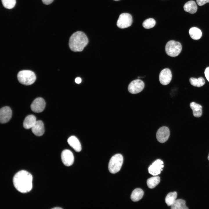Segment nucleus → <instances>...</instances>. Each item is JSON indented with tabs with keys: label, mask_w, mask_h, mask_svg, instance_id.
<instances>
[{
	"label": "nucleus",
	"mask_w": 209,
	"mask_h": 209,
	"mask_svg": "<svg viewBox=\"0 0 209 209\" xmlns=\"http://www.w3.org/2000/svg\"><path fill=\"white\" fill-rule=\"evenodd\" d=\"M132 23L131 15L128 13H124L119 16L117 22V26L120 28H125L130 26Z\"/></svg>",
	"instance_id": "6"
},
{
	"label": "nucleus",
	"mask_w": 209,
	"mask_h": 209,
	"mask_svg": "<svg viewBox=\"0 0 209 209\" xmlns=\"http://www.w3.org/2000/svg\"><path fill=\"white\" fill-rule=\"evenodd\" d=\"M67 142L70 145L75 151L79 152L82 149L80 143L75 136H71L68 139Z\"/></svg>",
	"instance_id": "15"
},
{
	"label": "nucleus",
	"mask_w": 209,
	"mask_h": 209,
	"mask_svg": "<svg viewBox=\"0 0 209 209\" xmlns=\"http://www.w3.org/2000/svg\"><path fill=\"white\" fill-rule=\"evenodd\" d=\"M12 115V110L8 106L2 108L0 110V122L1 123H6L10 119Z\"/></svg>",
	"instance_id": "13"
},
{
	"label": "nucleus",
	"mask_w": 209,
	"mask_h": 209,
	"mask_svg": "<svg viewBox=\"0 0 209 209\" xmlns=\"http://www.w3.org/2000/svg\"><path fill=\"white\" fill-rule=\"evenodd\" d=\"M143 194L144 192L141 189L136 188L132 192L131 195V199L133 201H137L142 198Z\"/></svg>",
	"instance_id": "19"
},
{
	"label": "nucleus",
	"mask_w": 209,
	"mask_h": 209,
	"mask_svg": "<svg viewBox=\"0 0 209 209\" xmlns=\"http://www.w3.org/2000/svg\"><path fill=\"white\" fill-rule=\"evenodd\" d=\"M75 81L76 83L80 84L82 80L80 78L78 77L75 79Z\"/></svg>",
	"instance_id": "30"
},
{
	"label": "nucleus",
	"mask_w": 209,
	"mask_h": 209,
	"mask_svg": "<svg viewBox=\"0 0 209 209\" xmlns=\"http://www.w3.org/2000/svg\"><path fill=\"white\" fill-rule=\"evenodd\" d=\"M144 82L140 79H136L131 81L129 84L128 89L130 93L134 94L140 92L144 88Z\"/></svg>",
	"instance_id": "7"
},
{
	"label": "nucleus",
	"mask_w": 209,
	"mask_h": 209,
	"mask_svg": "<svg viewBox=\"0 0 209 209\" xmlns=\"http://www.w3.org/2000/svg\"><path fill=\"white\" fill-rule=\"evenodd\" d=\"M183 8L185 11L191 14L195 13L197 10V7L196 3L192 0L186 2L184 4Z\"/></svg>",
	"instance_id": "17"
},
{
	"label": "nucleus",
	"mask_w": 209,
	"mask_h": 209,
	"mask_svg": "<svg viewBox=\"0 0 209 209\" xmlns=\"http://www.w3.org/2000/svg\"><path fill=\"white\" fill-rule=\"evenodd\" d=\"M32 132L36 136H41L44 134V126L43 122L40 120L37 121L31 128Z\"/></svg>",
	"instance_id": "14"
},
{
	"label": "nucleus",
	"mask_w": 209,
	"mask_h": 209,
	"mask_svg": "<svg viewBox=\"0 0 209 209\" xmlns=\"http://www.w3.org/2000/svg\"><path fill=\"white\" fill-rule=\"evenodd\" d=\"M190 107L193 111V116L196 117H200L202 114V107L200 105L192 102L190 104Z\"/></svg>",
	"instance_id": "18"
},
{
	"label": "nucleus",
	"mask_w": 209,
	"mask_h": 209,
	"mask_svg": "<svg viewBox=\"0 0 209 209\" xmlns=\"http://www.w3.org/2000/svg\"><path fill=\"white\" fill-rule=\"evenodd\" d=\"M163 167V162L160 159H157L149 167L148 172L153 176H156L161 173Z\"/></svg>",
	"instance_id": "8"
},
{
	"label": "nucleus",
	"mask_w": 209,
	"mask_h": 209,
	"mask_svg": "<svg viewBox=\"0 0 209 209\" xmlns=\"http://www.w3.org/2000/svg\"><path fill=\"white\" fill-rule=\"evenodd\" d=\"M177 197L176 192H170L168 194L165 198V201L168 206H171L174 203Z\"/></svg>",
	"instance_id": "22"
},
{
	"label": "nucleus",
	"mask_w": 209,
	"mask_h": 209,
	"mask_svg": "<svg viewBox=\"0 0 209 209\" xmlns=\"http://www.w3.org/2000/svg\"><path fill=\"white\" fill-rule=\"evenodd\" d=\"M36 118L35 116L30 115L27 116L25 118L23 125L26 129L31 128L36 122Z\"/></svg>",
	"instance_id": "16"
},
{
	"label": "nucleus",
	"mask_w": 209,
	"mask_h": 209,
	"mask_svg": "<svg viewBox=\"0 0 209 209\" xmlns=\"http://www.w3.org/2000/svg\"><path fill=\"white\" fill-rule=\"evenodd\" d=\"M45 101L42 98H38L35 99L32 103L30 107L32 110L35 113L42 112L45 107Z\"/></svg>",
	"instance_id": "12"
},
{
	"label": "nucleus",
	"mask_w": 209,
	"mask_h": 209,
	"mask_svg": "<svg viewBox=\"0 0 209 209\" xmlns=\"http://www.w3.org/2000/svg\"><path fill=\"white\" fill-rule=\"evenodd\" d=\"M189 33L190 37L194 40L199 39L202 35L201 30L195 27L191 28L189 30Z\"/></svg>",
	"instance_id": "20"
},
{
	"label": "nucleus",
	"mask_w": 209,
	"mask_h": 209,
	"mask_svg": "<svg viewBox=\"0 0 209 209\" xmlns=\"http://www.w3.org/2000/svg\"><path fill=\"white\" fill-rule=\"evenodd\" d=\"M32 180V176L30 173L25 170H21L14 175L13 182L14 187L17 191L25 193L31 190Z\"/></svg>",
	"instance_id": "1"
},
{
	"label": "nucleus",
	"mask_w": 209,
	"mask_h": 209,
	"mask_svg": "<svg viewBox=\"0 0 209 209\" xmlns=\"http://www.w3.org/2000/svg\"><path fill=\"white\" fill-rule=\"evenodd\" d=\"M172 73L170 70L168 68L163 69L159 75V81L162 84L166 85L168 84L172 79Z\"/></svg>",
	"instance_id": "9"
},
{
	"label": "nucleus",
	"mask_w": 209,
	"mask_h": 209,
	"mask_svg": "<svg viewBox=\"0 0 209 209\" xmlns=\"http://www.w3.org/2000/svg\"><path fill=\"white\" fill-rule=\"evenodd\" d=\"M160 181V179L158 176L151 177L148 179L147 181V185L150 188L152 189L155 187L158 184Z\"/></svg>",
	"instance_id": "23"
},
{
	"label": "nucleus",
	"mask_w": 209,
	"mask_h": 209,
	"mask_svg": "<svg viewBox=\"0 0 209 209\" xmlns=\"http://www.w3.org/2000/svg\"><path fill=\"white\" fill-rule=\"evenodd\" d=\"M123 157L120 154H116L111 158L108 164V169L109 172L115 174L120 170L123 162Z\"/></svg>",
	"instance_id": "4"
},
{
	"label": "nucleus",
	"mask_w": 209,
	"mask_h": 209,
	"mask_svg": "<svg viewBox=\"0 0 209 209\" xmlns=\"http://www.w3.org/2000/svg\"><path fill=\"white\" fill-rule=\"evenodd\" d=\"M190 84L196 87H200L203 85L205 83L204 79L202 77L198 78H191L189 79Z\"/></svg>",
	"instance_id": "24"
},
{
	"label": "nucleus",
	"mask_w": 209,
	"mask_h": 209,
	"mask_svg": "<svg viewBox=\"0 0 209 209\" xmlns=\"http://www.w3.org/2000/svg\"><path fill=\"white\" fill-rule=\"evenodd\" d=\"M17 78L20 83L26 85L32 84L36 79V76L34 73L29 70L20 71L17 74Z\"/></svg>",
	"instance_id": "3"
},
{
	"label": "nucleus",
	"mask_w": 209,
	"mask_h": 209,
	"mask_svg": "<svg viewBox=\"0 0 209 209\" xmlns=\"http://www.w3.org/2000/svg\"><path fill=\"white\" fill-rule=\"evenodd\" d=\"M182 50V46L179 42L173 40L169 41L165 46V51L166 54L172 57L178 56Z\"/></svg>",
	"instance_id": "5"
},
{
	"label": "nucleus",
	"mask_w": 209,
	"mask_h": 209,
	"mask_svg": "<svg viewBox=\"0 0 209 209\" xmlns=\"http://www.w3.org/2000/svg\"><path fill=\"white\" fill-rule=\"evenodd\" d=\"M61 158L63 163L66 166H70L74 162V157L73 153L69 149H66L62 151Z\"/></svg>",
	"instance_id": "11"
},
{
	"label": "nucleus",
	"mask_w": 209,
	"mask_h": 209,
	"mask_svg": "<svg viewBox=\"0 0 209 209\" xmlns=\"http://www.w3.org/2000/svg\"><path fill=\"white\" fill-rule=\"evenodd\" d=\"M53 209H62V208L60 207H55V208H53Z\"/></svg>",
	"instance_id": "31"
},
{
	"label": "nucleus",
	"mask_w": 209,
	"mask_h": 209,
	"mask_svg": "<svg viewBox=\"0 0 209 209\" xmlns=\"http://www.w3.org/2000/svg\"><path fill=\"white\" fill-rule=\"evenodd\" d=\"M156 24V21L153 18H149L145 20L143 23V26L146 29H149L153 27Z\"/></svg>",
	"instance_id": "25"
},
{
	"label": "nucleus",
	"mask_w": 209,
	"mask_h": 209,
	"mask_svg": "<svg viewBox=\"0 0 209 209\" xmlns=\"http://www.w3.org/2000/svg\"><path fill=\"white\" fill-rule=\"evenodd\" d=\"M208 160H209V154H208Z\"/></svg>",
	"instance_id": "32"
},
{
	"label": "nucleus",
	"mask_w": 209,
	"mask_h": 209,
	"mask_svg": "<svg viewBox=\"0 0 209 209\" xmlns=\"http://www.w3.org/2000/svg\"><path fill=\"white\" fill-rule=\"evenodd\" d=\"M54 0H42L44 3L46 5H48L51 3Z\"/></svg>",
	"instance_id": "29"
},
{
	"label": "nucleus",
	"mask_w": 209,
	"mask_h": 209,
	"mask_svg": "<svg viewBox=\"0 0 209 209\" xmlns=\"http://www.w3.org/2000/svg\"><path fill=\"white\" fill-rule=\"evenodd\" d=\"M171 206L172 209H188L186 205L185 201L181 199L176 200Z\"/></svg>",
	"instance_id": "21"
},
{
	"label": "nucleus",
	"mask_w": 209,
	"mask_h": 209,
	"mask_svg": "<svg viewBox=\"0 0 209 209\" xmlns=\"http://www.w3.org/2000/svg\"><path fill=\"white\" fill-rule=\"evenodd\" d=\"M170 135L169 128L165 126L162 127L159 129L156 134L158 141L161 143H164L168 139Z\"/></svg>",
	"instance_id": "10"
},
{
	"label": "nucleus",
	"mask_w": 209,
	"mask_h": 209,
	"mask_svg": "<svg viewBox=\"0 0 209 209\" xmlns=\"http://www.w3.org/2000/svg\"><path fill=\"white\" fill-rule=\"evenodd\" d=\"M113 0L115 1H119V0Z\"/></svg>",
	"instance_id": "33"
},
{
	"label": "nucleus",
	"mask_w": 209,
	"mask_h": 209,
	"mask_svg": "<svg viewBox=\"0 0 209 209\" xmlns=\"http://www.w3.org/2000/svg\"><path fill=\"white\" fill-rule=\"evenodd\" d=\"M204 74L206 79L209 82V67H207L205 69Z\"/></svg>",
	"instance_id": "28"
},
{
	"label": "nucleus",
	"mask_w": 209,
	"mask_h": 209,
	"mask_svg": "<svg viewBox=\"0 0 209 209\" xmlns=\"http://www.w3.org/2000/svg\"><path fill=\"white\" fill-rule=\"evenodd\" d=\"M198 5L200 6H203L207 3H209V0H196Z\"/></svg>",
	"instance_id": "27"
},
{
	"label": "nucleus",
	"mask_w": 209,
	"mask_h": 209,
	"mask_svg": "<svg viewBox=\"0 0 209 209\" xmlns=\"http://www.w3.org/2000/svg\"><path fill=\"white\" fill-rule=\"evenodd\" d=\"M88 43V39L85 34L82 32L78 31L74 33L70 37L69 46L71 50L74 52L82 51Z\"/></svg>",
	"instance_id": "2"
},
{
	"label": "nucleus",
	"mask_w": 209,
	"mask_h": 209,
	"mask_svg": "<svg viewBox=\"0 0 209 209\" xmlns=\"http://www.w3.org/2000/svg\"><path fill=\"white\" fill-rule=\"evenodd\" d=\"M3 6L7 9L13 8L16 4V0H1Z\"/></svg>",
	"instance_id": "26"
}]
</instances>
